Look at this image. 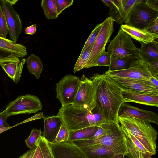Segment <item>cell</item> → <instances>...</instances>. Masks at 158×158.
<instances>
[{
	"instance_id": "cell-19",
	"label": "cell",
	"mask_w": 158,
	"mask_h": 158,
	"mask_svg": "<svg viewBox=\"0 0 158 158\" xmlns=\"http://www.w3.org/2000/svg\"><path fill=\"white\" fill-rule=\"evenodd\" d=\"M62 123L61 119L57 115L44 118L42 136L49 143H52L56 138Z\"/></svg>"
},
{
	"instance_id": "cell-47",
	"label": "cell",
	"mask_w": 158,
	"mask_h": 158,
	"mask_svg": "<svg viewBox=\"0 0 158 158\" xmlns=\"http://www.w3.org/2000/svg\"><path fill=\"white\" fill-rule=\"evenodd\" d=\"M12 127H13L12 126H10L8 127L0 128V133L6 131L7 130L11 128Z\"/></svg>"
},
{
	"instance_id": "cell-44",
	"label": "cell",
	"mask_w": 158,
	"mask_h": 158,
	"mask_svg": "<svg viewBox=\"0 0 158 158\" xmlns=\"http://www.w3.org/2000/svg\"><path fill=\"white\" fill-rule=\"evenodd\" d=\"M101 1L106 5L107 6L110 10L112 9L114 6L113 0H102Z\"/></svg>"
},
{
	"instance_id": "cell-10",
	"label": "cell",
	"mask_w": 158,
	"mask_h": 158,
	"mask_svg": "<svg viewBox=\"0 0 158 158\" xmlns=\"http://www.w3.org/2000/svg\"><path fill=\"white\" fill-rule=\"evenodd\" d=\"M74 102V106L91 111L96 107V88L91 79L83 75Z\"/></svg>"
},
{
	"instance_id": "cell-24",
	"label": "cell",
	"mask_w": 158,
	"mask_h": 158,
	"mask_svg": "<svg viewBox=\"0 0 158 158\" xmlns=\"http://www.w3.org/2000/svg\"><path fill=\"white\" fill-rule=\"evenodd\" d=\"M98 128V126H92L75 130L69 131L67 142L72 143L76 141L90 138L94 135Z\"/></svg>"
},
{
	"instance_id": "cell-38",
	"label": "cell",
	"mask_w": 158,
	"mask_h": 158,
	"mask_svg": "<svg viewBox=\"0 0 158 158\" xmlns=\"http://www.w3.org/2000/svg\"><path fill=\"white\" fill-rule=\"evenodd\" d=\"M143 30L150 33L158 35V17L150 23Z\"/></svg>"
},
{
	"instance_id": "cell-42",
	"label": "cell",
	"mask_w": 158,
	"mask_h": 158,
	"mask_svg": "<svg viewBox=\"0 0 158 158\" xmlns=\"http://www.w3.org/2000/svg\"><path fill=\"white\" fill-rule=\"evenodd\" d=\"M36 26V24H34L26 28L24 30L25 33L30 35L35 34L37 30Z\"/></svg>"
},
{
	"instance_id": "cell-26",
	"label": "cell",
	"mask_w": 158,
	"mask_h": 158,
	"mask_svg": "<svg viewBox=\"0 0 158 158\" xmlns=\"http://www.w3.org/2000/svg\"><path fill=\"white\" fill-rule=\"evenodd\" d=\"M46 18L48 19L58 18L56 0H42L41 2Z\"/></svg>"
},
{
	"instance_id": "cell-33",
	"label": "cell",
	"mask_w": 158,
	"mask_h": 158,
	"mask_svg": "<svg viewBox=\"0 0 158 158\" xmlns=\"http://www.w3.org/2000/svg\"><path fill=\"white\" fill-rule=\"evenodd\" d=\"M69 133V130L63 123L56 138L52 143H58L63 142H67Z\"/></svg>"
},
{
	"instance_id": "cell-36",
	"label": "cell",
	"mask_w": 158,
	"mask_h": 158,
	"mask_svg": "<svg viewBox=\"0 0 158 158\" xmlns=\"http://www.w3.org/2000/svg\"><path fill=\"white\" fill-rule=\"evenodd\" d=\"M111 60V55L108 52L105 51L98 59L95 66H106L109 67Z\"/></svg>"
},
{
	"instance_id": "cell-11",
	"label": "cell",
	"mask_w": 158,
	"mask_h": 158,
	"mask_svg": "<svg viewBox=\"0 0 158 158\" xmlns=\"http://www.w3.org/2000/svg\"><path fill=\"white\" fill-rule=\"evenodd\" d=\"M105 76L122 90H130L158 95V89L153 85L149 80H136L109 75Z\"/></svg>"
},
{
	"instance_id": "cell-5",
	"label": "cell",
	"mask_w": 158,
	"mask_h": 158,
	"mask_svg": "<svg viewBox=\"0 0 158 158\" xmlns=\"http://www.w3.org/2000/svg\"><path fill=\"white\" fill-rule=\"evenodd\" d=\"M114 21L111 17L109 16L102 22L101 30L92 45L85 68L95 66L98 58L105 51L106 45L114 31Z\"/></svg>"
},
{
	"instance_id": "cell-8",
	"label": "cell",
	"mask_w": 158,
	"mask_h": 158,
	"mask_svg": "<svg viewBox=\"0 0 158 158\" xmlns=\"http://www.w3.org/2000/svg\"><path fill=\"white\" fill-rule=\"evenodd\" d=\"M111 60L131 55H138L139 49L134 44L131 38L120 28L117 35L107 48Z\"/></svg>"
},
{
	"instance_id": "cell-25",
	"label": "cell",
	"mask_w": 158,
	"mask_h": 158,
	"mask_svg": "<svg viewBox=\"0 0 158 158\" xmlns=\"http://www.w3.org/2000/svg\"><path fill=\"white\" fill-rule=\"evenodd\" d=\"M25 63L29 73L34 75L39 79L43 70V66L40 58L32 54L28 58L25 59Z\"/></svg>"
},
{
	"instance_id": "cell-21",
	"label": "cell",
	"mask_w": 158,
	"mask_h": 158,
	"mask_svg": "<svg viewBox=\"0 0 158 158\" xmlns=\"http://www.w3.org/2000/svg\"><path fill=\"white\" fill-rule=\"evenodd\" d=\"M120 28L131 38L140 42L148 43L154 41L158 38V35L150 33L144 30L126 24L121 25Z\"/></svg>"
},
{
	"instance_id": "cell-32",
	"label": "cell",
	"mask_w": 158,
	"mask_h": 158,
	"mask_svg": "<svg viewBox=\"0 0 158 158\" xmlns=\"http://www.w3.org/2000/svg\"><path fill=\"white\" fill-rule=\"evenodd\" d=\"M126 156L128 158H145L143 154L137 150L126 138Z\"/></svg>"
},
{
	"instance_id": "cell-45",
	"label": "cell",
	"mask_w": 158,
	"mask_h": 158,
	"mask_svg": "<svg viewBox=\"0 0 158 158\" xmlns=\"http://www.w3.org/2000/svg\"><path fill=\"white\" fill-rule=\"evenodd\" d=\"M36 146V150L33 158H43L40 149L38 146Z\"/></svg>"
},
{
	"instance_id": "cell-40",
	"label": "cell",
	"mask_w": 158,
	"mask_h": 158,
	"mask_svg": "<svg viewBox=\"0 0 158 158\" xmlns=\"http://www.w3.org/2000/svg\"><path fill=\"white\" fill-rule=\"evenodd\" d=\"M8 117L5 110L0 113V128L10 126L7 121Z\"/></svg>"
},
{
	"instance_id": "cell-27",
	"label": "cell",
	"mask_w": 158,
	"mask_h": 158,
	"mask_svg": "<svg viewBox=\"0 0 158 158\" xmlns=\"http://www.w3.org/2000/svg\"><path fill=\"white\" fill-rule=\"evenodd\" d=\"M113 1L114 6L110 10L108 14L117 23L122 24L123 22V6L122 0H113Z\"/></svg>"
},
{
	"instance_id": "cell-28",
	"label": "cell",
	"mask_w": 158,
	"mask_h": 158,
	"mask_svg": "<svg viewBox=\"0 0 158 158\" xmlns=\"http://www.w3.org/2000/svg\"><path fill=\"white\" fill-rule=\"evenodd\" d=\"M126 137L128 139L134 146L141 152L145 158H152V155L145 146L136 138L129 132L123 131Z\"/></svg>"
},
{
	"instance_id": "cell-31",
	"label": "cell",
	"mask_w": 158,
	"mask_h": 158,
	"mask_svg": "<svg viewBox=\"0 0 158 158\" xmlns=\"http://www.w3.org/2000/svg\"><path fill=\"white\" fill-rule=\"evenodd\" d=\"M41 129L33 128L29 137L25 140L27 146L31 149L36 146L37 143L40 137L42 135Z\"/></svg>"
},
{
	"instance_id": "cell-1",
	"label": "cell",
	"mask_w": 158,
	"mask_h": 158,
	"mask_svg": "<svg viewBox=\"0 0 158 158\" xmlns=\"http://www.w3.org/2000/svg\"><path fill=\"white\" fill-rule=\"evenodd\" d=\"M90 78L96 87V110L106 123H119L118 112L124 103L122 89L104 74L96 73Z\"/></svg>"
},
{
	"instance_id": "cell-23",
	"label": "cell",
	"mask_w": 158,
	"mask_h": 158,
	"mask_svg": "<svg viewBox=\"0 0 158 158\" xmlns=\"http://www.w3.org/2000/svg\"><path fill=\"white\" fill-rule=\"evenodd\" d=\"M139 58L138 55H131L111 60L108 71H115L127 69Z\"/></svg>"
},
{
	"instance_id": "cell-34",
	"label": "cell",
	"mask_w": 158,
	"mask_h": 158,
	"mask_svg": "<svg viewBox=\"0 0 158 158\" xmlns=\"http://www.w3.org/2000/svg\"><path fill=\"white\" fill-rule=\"evenodd\" d=\"M102 23L97 24L87 39L82 50L92 46L101 30Z\"/></svg>"
},
{
	"instance_id": "cell-17",
	"label": "cell",
	"mask_w": 158,
	"mask_h": 158,
	"mask_svg": "<svg viewBox=\"0 0 158 158\" xmlns=\"http://www.w3.org/2000/svg\"><path fill=\"white\" fill-rule=\"evenodd\" d=\"M49 143L55 158H87L80 148L73 143Z\"/></svg>"
},
{
	"instance_id": "cell-3",
	"label": "cell",
	"mask_w": 158,
	"mask_h": 158,
	"mask_svg": "<svg viewBox=\"0 0 158 158\" xmlns=\"http://www.w3.org/2000/svg\"><path fill=\"white\" fill-rule=\"evenodd\" d=\"M118 120L122 131L138 139L152 156L156 154L158 133L150 123L130 117H118Z\"/></svg>"
},
{
	"instance_id": "cell-6",
	"label": "cell",
	"mask_w": 158,
	"mask_h": 158,
	"mask_svg": "<svg viewBox=\"0 0 158 158\" xmlns=\"http://www.w3.org/2000/svg\"><path fill=\"white\" fill-rule=\"evenodd\" d=\"M146 1L142 0L134 5L129 13L126 25L143 30L158 17V11L148 6Z\"/></svg>"
},
{
	"instance_id": "cell-12",
	"label": "cell",
	"mask_w": 158,
	"mask_h": 158,
	"mask_svg": "<svg viewBox=\"0 0 158 158\" xmlns=\"http://www.w3.org/2000/svg\"><path fill=\"white\" fill-rule=\"evenodd\" d=\"M104 74L116 77L147 80H149L152 76L148 64L139 58L127 69L115 71L108 70Z\"/></svg>"
},
{
	"instance_id": "cell-48",
	"label": "cell",
	"mask_w": 158,
	"mask_h": 158,
	"mask_svg": "<svg viewBox=\"0 0 158 158\" xmlns=\"http://www.w3.org/2000/svg\"><path fill=\"white\" fill-rule=\"evenodd\" d=\"M8 55L7 54L0 51V58L6 56Z\"/></svg>"
},
{
	"instance_id": "cell-39",
	"label": "cell",
	"mask_w": 158,
	"mask_h": 158,
	"mask_svg": "<svg viewBox=\"0 0 158 158\" xmlns=\"http://www.w3.org/2000/svg\"><path fill=\"white\" fill-rule=\"evenodd\" d=\"M148 64L152 76L158 79V59L149 63Z\"/></svg>"
},
{
	"instance_id": "cell-41",
	"label": "cell",
	"mask_w": 158,
	"mask_h": 158,
	"mask_svg": "<svg viewBox=\"0 0 158 158\" xmlns=\"http://www.w3.org/2000/svg\"><path fill=\"white\" fill-rule=\"evenodd\" d=\"M36 149L37 146L33 148L30 149L19 158H33L35 153Z\"/></svg>"
},
{
	"instance_id": "cell-35",
	"label": "cell",
	"mask_w": 158,
	"mask_h": 158,
	"mask_svg": "<svg viewBox=\"0 0 158 158\" xmlns=\"http://www.w3.org/2000/svg\"><path fill=\"white\" fill-rule=\"evenodd\" d=\"M8 34V30L6 18L0 1V36L6 38Z\"/></svg>"
},
{
	"instance_id": "cell-9",
	"label": "cell",
	"mask_w": 158,
	"mask_h": 158,
	"mask_svg": "<svg viewBox=\"0 0 158 158\" xmlns=\"http://www.w3.org/2000/svg\"><path fill=\"white\" fill-rule=\"evenodd\" d=\"M39 98L30 94L19 96L9 103L5 110L9 116L21 114L35 113L42 109Z\"/></svg>"
},
{
	"instance_id": "cell-2",
	"label": "cell",
	"mask_w": 158,
	"mask_h": 158,
	"mask_svg": "<svg viewBox=\"0 0 158 158\" xmlns=\"http://www.w3.org/2000/svg\"><path fill=\"white\" fill-rule=\"evenodd\" d=\"M69 131L92 126H99L106 123L95 108L91 111L73 104L62 106L57 115Z\"/></svg>"
},
{
	"instance_id": "cell-7",
	"label": "cell",
	"mask_w": 158,
	"mask_h": 158,
	"mask_svg": "<svg viewBox=\"0 0 158 158\" xmlns=\"http://www.w3.org/2000/svg\"><path fill=\"white\" fill-rule=\"evenodd\" d=\"M80 79L71 74L64 76L56 84V98L62 106L73 104L79 88Z\"/></svg>"
},
{
	"instance_id": "cell-49",
	"label": "cell",
	"mask_w": 158,
	"mask_h": 158,
	"mask_svg": "<svg viewBox=\"0 0 158 158\" xmlns=\"http://www.w3.org/2000/svg\"><path fill=\"white\" fill-rule=\"evenodd\" d=\"M10 3L12 5L15 4L18 1V0H8Z\"/></svg>"
},
{
	"instance_id": "cell-43",
	"label": "cell",
	"mask_w": 158,
	"mask_h": 158,
	"mask_svg": "<svg viewBox=\"0 0 158 158\" xmlns=\"http://www.w3.org/2000/svg\"><path fill=\"white\" fill-rule=\"evenodd\" d=\"M145 3L152 9L158 11V0H146Z\"/></svg>"
},
{
	"instance_id": "cell-46",
	"label": "cell",
	"mask_w": 158,
	"mask_h": 158,
	"mask_svg": "<svg viewBox=\"0 0 158 158\" xmlns=\"http://www.w3.org/2000/svg\"><path fill=\"white\" fill-rule=\"evenodd\" d=\"M149 81L157 89H158V80L152 76L149 79Z\"/></svg>"
},
{
	"instance_id": "cell-18",
	"label": "cell",
	"mask_w": 158,
	"mask_h": 158,
	"mask_svg": "<svg viewBox=\"0 0 158 158\" xmlns=\"http://www.w3.org/2000/svg\"><path fill=\"white\" fill-rule=\"evenodd\" d=\"M122 94L124 102H131L157 107H158V95L127 90H122Z\"/></svg>"
},
{
	"instance_id": "cell-15",
	"label": "cell",
	"mask_w": 158,
	"mask_h": 158,
	"mask_svg": "<svg viewBox=\"0 0 158 158\" xmlns=\"http://www.w3.org/2000/svg\"><path fill=\"white\" fill-rule=\"evenodd\" d=\"M118 117H127L136 118L147 123L158 125V115L151 110L140 109L126 102L123 103L119 110Z\"/></svg>"
},
{
	"instance_id": "cell-30",
	"label": "cell",
	"mask_w": 158,
	"mask_h": 158,
	"mask_svg": "<svg viewBox=\"0 0 158 158\" xmlns=\"http://www.w3.org/2000/svg\"><path fill=\"white\" fill-rule=\"evenodd\" d=\"M92 46L82 50L74 67L73 73H75L85 68L89 55Z\"/></svg>"
},
{
	"instance_id": "cell-22",
	"label": "cell",
	"mask_w": 158,
	"mask_h": 158,
	"mask_svg": "<svg viewBox=\"0 0 158 158\" xmlns=\"http://www.w3.org/2000/svg\"><path fill=\"white\" fill-rule=\"evenodd\" d=\"M158 38L154 41L144 43L140 42L141 46L139 49L138 56L139 59L148 64L158 59Z\"/></svg>"
},
{
	"instance_id": "cell-14",
	"label": "cell",
	"mask_w": 158,
	"mask_h": 158,
	"mask_svg": "<svg viewBox=\"0 0 158 158\" xmlns=\"http://www.w3.org/2000/svg\"><path fill=\"white\" fill-rule=\"evenodd\" d=\"M87 158H124L126 149L95 145L79 147Z\"/></svg>"
},
{
	"instance_id": "cell-20",
	"label": "cell",
	"mask_w": 158,
	"mask_h": 158,
	"mask_svg": "<svg viewBox=\"0 0 158 158\" xmlns=\"http://www.w3.org/2000/svg\"><path fill=\"white\" fill-rule=\"evenodd\" d=\"M0 51L8 55H13L21 58L27 55V48L25 46L0 36Z\"/></svg>"
},
{
	"instance_id": "cell-29",
	"label": "cell",
	"mask_w": 158,
	"mask_h": 158,
	"mask_svg": "<svg viewBox=\"0 0 158 158\" xmlns=\"http://www.w3.org/2000/svg\"><path fill=\"white\" fill-rule=\"evenodd\" d=\"M36 146L40 149L43 158H55L49 143L42 135L39 138Z\"/></svg>"
},
{
	"instance_id": "cell-37",
	"label": "cell",
	"mask_w": 158,
	"mask_h": 158,
	"mask_svg": "<svg viewBox=\"0 0 158 158\" xmlns=\"http://www.w3.org/2000/svg\"><path fill=\"white\" fill-rule=\"evenodd\" d=\"M57 14L59 15L65 9L71 6L73 0H56Z\"/></svg>"
},
{
	"instance_id": "cell-16",
	"label": "cell",
	"mask_w": 158,
	"mask_h": 158,
	"mask_svg": "<svg viewBox=\"0 0 158 158\" xmlns=\"http://www.w3.org/2000/svg\"><path fill=\"white\" fill-rule=\"evenodd\" d=\"M25 63V59L11 55L0 58V66L15 83H18L20 79Z\"/></svg>"
},
{
	"instance_id": "cell-4",
	"label": "cell",
	"mask_w": 158,
	"mask_h": 158,
	"mask_svg": "<svg viewBox=\"0 0 158 158\" xmlns=\"http://www.w3.org/2000/svg\"><path fill=\"white\" fill-rule=\"evenodd\" d=\"M73 144L79 147L100 145L110 148L126 149V138L119 123H108L107 132L99 138L75 141Z\"/></svg>"
},
{
	"instance_id": "cell-13",
	"label": "cell",
	"mask_w": 158,
	"mask_h": 158,
	"mask_svg": "<svg viewBox=\"0 0 158 158\" xmlns=\"http://www.w3.org/2000/svg\"><path fill=\"white\" fill-rule=\"evenodd\" d=\"M11 40L16 43L23 29L21 19L8 0H0Z\"/></svg>"
}]
</instances>
